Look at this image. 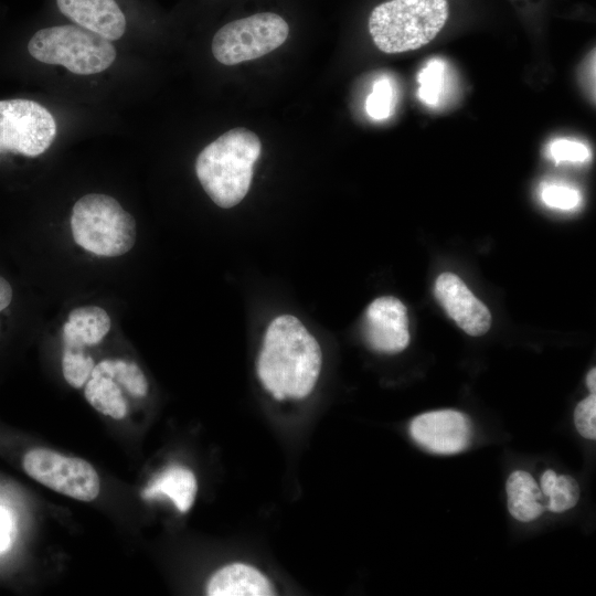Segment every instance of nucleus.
Segmentation results:
<instances>
[{
    "label": "nucleus",
    "mask_w": 596,
    "mask_h": 596,
    "mask_svg": "<svg viewBox=\"0 0 596 596\" xmlns=\"http://www.w3.org/2000/svg\"><path fill=\"white\" fill-rule=\"evenodd\" d=\"M289 26L278 14L263 12L223 25L212 40L213 56L224 65L262 57L279 47Z\"/></svg>",
    "instance_id": "5"
},
{
    "label": "nucleus",
    "mask_w": 596,
    "mask_h": 596,
    "mask_svg": "<svg viewBox=\"0 0 596 596\" xmlns=\"http://www.w3.org/2000/svg\"><path fill=\"white\" fill-rule=\"evenodd\" d=\"M574 425L579 435L586 439H596V395L581 401L574 411Z\"/></svg>",
    "instance_id": "21"
},
{
    "label": "nucleus",
    "mask_w": 596,
    "mask_h": 596,
    "mask_svg": "<svg viewBox=\"0 0 596 596\" xmlns=\"http://www.w3.org/2000/svg\"><path fill=\"white\" fill-rule=\"evenodd\" d=\"M196 492L198 481L194 473L185 467L173 465L153 478L141 494L143 499L166 496L184 513L193 505Z\"/></svg>",
    "instance_id": "16"
},
{
    "label": "nucleus",
    "mask_w": 596,
    "mask_h": 596,
    "mask_svg": "<svg viewBox=\"0 0 596 596\" xmlns=\"http://www.w3.org/2000/svg\"><path fill=\"white\" fill-rule=\"evenodd\" d=\"M540 488L545 498L546 510L563 513L576 505L581 497L578 482L568 475H558L546 469L540 479Z\"/></svg>",
    "instance_id": "17"
},
{
    "label": "nucleus",
    "mask_w": 596,
    "mask_h": 596,
    "mask_svg": "<svg viewBox=\"0 0 596 596\" xmlns=\"http://www.w3.org/2000/svg\"><path fill=\"white\" fill-rule=\"evenodd\" d=\"M95 364L92 355L67 351L62 352V373L65 381L72 387H83L89 379Z\"/></svg>",
    "instance_id": "19"
},
{
    "label": "nucleus",
    "mask_w": 596,
    "mask_h": 596,
    "mask_svg": "<svg viewBox=\"0 0 596 596\" xmlns=\"http://www.w3.org/2000/svg\"><path fill=\"white\" fill-rule=\"evenodd\" d=\"M55 136V119L41 104L29 99L0 100V152L38 157L50 148Z\"/></svg>",
    "instance_id": "6"
},
{
    "label": "nucleus",
    "mask_w": 596,
    "mask_h": 596,
    "mask_svg": "<svg viewBox=\"0 0 596 596\" xmlns=\"http://www.w3.org/2000/svg\"><path fill=\"white\" fill-rule=\"evenodd\" d=\"M434 292L446 313L466 333L477 337L490 329L489 309L456 274H440L435 281Z\"/></svg>",
    "instance_id": "10"
},
{
    "label": "nucleus",
    "mask_w": 596,
    "mask_h": 596,
    "mask_svg": "<svg viewBox=\"0 0 596 596\" xmlns=\"http://www.w3.org/2000/svg\"><path fill=\"white\" fill-rule=\"evenodd\" d=\"M413 440L426 451L436 455H455L470 444V419L455 409H438L419 414L409 424Z\"/></svg>",
    "instance_id": "8"
},
{
    "label": "nucleus",
    "mask_w": 596,
    "mask_h": 596,
    "mask_svg": "<svg viewBox=\"0 0 596 596\" xmlns=\"http://www.w3.org/2000/svg\"><path fill=\"white\" fill-rule=\"evenodd\" d=\"M111 329L109 313L99 306L85 305L72 309L62 326L63 351L87 354L100 344Z\"/></svg>",
    "instance_id": "12"
},
{
    "label": "nucleus",
    "mask_w": 596,
    "mask_h": 596,
    "mask_svg": "<svg viewBox=\"0 0 596 596\" xmlns=\"http://www.w3.org/2000/svg\"><path fill=\"white\" fill-rule=\"evenodd\" d=\"M392 88L385 78L377 81L366 100V111L374 119H384L390 115Z\"/></svg>",
    "instance_id": "22"
},
{
    "label": "nucleus",
    "mask_w": 596,
    "mask_h": 596,
    "mask_svg": "<svg viewBox=\"0 0 596 596\" xmlns=\"http://www.w3.org/2000/svg\"><path fill=\"white\" fill-rule=\"evenodd\" d=\"M542 201L550 207L572 210L581 201L577 190L564 184H546L541 190Z\"/></svg>",
    "instance_id": "20"
},
{
    "label": "nucleus",
    "mask_w": 596,
    "mask_h": 596,
    "mask_svg": "<svg viewBox=\"0 0 596 596\" xmlns=\"http://www.w3.org/2000/svg\"><path fill=\"white\" fill-rule=\"evenodd\" d=\"M507 502L510 514L520 522H531L544 511L545 498L533 476L525 470H514L505 483Z\"/></svg>",
    "instance_id": "15"
},
{
    "label": "nucleus",
    "mask_w": 596,
    "mask_h": 596,
    "mask_svg": "<svg viewBox=\"0 0 596 596\" xmlns=\"http://www.w3.org/2000/svg\"><path fill=\"white\" fill-rule=\"evenodd\" d=\"M549 151L556 163L561 161L583 162L589 158V150L585 145L567 139L553 141Z\"/></svg>",
    "instance_id": "23"
},
{
    "label": "nucleus",
    "mask_w": 596,
    "mask_h": 596,
    "mask_svg": "<svg viewBox=\"0 0 596 596\" xmlns=\"http://www.w3.org/2000/svg\"><path fill=\"white\" fill-rule=\"evenodd\" d=\"M84 386L85 398L96 411L114 419L126 417L128 405L124 393L129 392L104 361L95 364Z\"/></svg>",
    "instance_id": "14"
},
{
    "label": "nucleus",
    "mask_w": 596,
    "mask_h": 596,
    "mask_svg": "<svg viewBox=\"0 0 596 596\" xmlns=\"http://www.w3.org/2000/svg\"><path fill=\"white\" fill-rule=\"evenodd\" d=\"M364 336L368 344L382 353H398L409 342L406 307L395 297L376 298L365 312Z\"/></svg>",
    "instance_id": "9"
},
{
    "label": "nucleus",
    "mask_w": 596,
    "mask_h": 596,
    "mask_svg": "<svg viewBox=\"0 0 596 596\" xmlns=\"http://www.w3.org/2000/svg\"><path fill=\"white\" fill-rule=\"evenodd\" d=\"M74 242L99 257H119L135 246L137 223L113 196L88 193L73 205L70 217Z\"/></svg>",
    "instance_id": "3"
},
{
    "label": "nucleus",
    "mask_w": 596,
    "mask_h": 596,
    "mask_svg": "<svg viewBox=\"0 0 596 596\" xmlns=\"http://www.w3.org/2000/svg\"><path fill=\"white\" fill-rule=\"evenodd\" d=\"M15 526L10 512L0 507V553L9 549L14 538Z\"/></svg>",
    "instance_id": "24"
},
{
    "label": "nucleus",
    "mask_w": 596,
    "mask_h": 596,
    "mask_svg": "<svg viewBox=\"0 0 596 596\" xmlns=\"http://www.w3.org/2000/svg\"><path fill=\"white\" fill-rule=\"evenodd\" d=\"M260 151L262 143L256 134L245 128H234L199 153L195 160L196 177L216 205L228 209L244 199Z\"/></svg>",
    "instance_id": "1"
},
{
    "label": "nucleus",
    "mask_w": 596,
    "mask_h": 596,
    "mask_svg": "<svg viewBox=\"0 0 596 596\" xmlns=\"http://www.w3.org/2000/svg\"><path fill=\"white\" fill-rule=\"evenodd\" d=\"M60 11L77 25L113 41L126 31V18L115 0H56Z\"/></svg>",
    "instance_id": "11"
},
{
    "label": "nucleus",
    "mask_w": 596,
    "mask_h": 596,
    "mask_svg": "<svg viewBox=\"0 0 596 596\" xmlns=\"http://www.w3.org/2000/svg\"><path fill=\"white\" fill-rule=\"evenodd\" d=\"M445 65L438 58L430 60L418 74V96L429 106L439 103V97L444 87Z\"/></svg>",
    "instance_id": "18"
},
{
    "label": "nucleus",
    "mask_w": 596,
    "mask_h": 596,
    "mask_svg": "<svg viewBox=\"0 0 596 596\" xmlns=\"http://www.w3.org/2000/svg\"><path fill=\"white\" fill-rule=\"evenodd\" d=\"M276 589L257 567L235 562L219 568L209 579L210 596H270Z\"/></svg>",
    "instance_id": "13"
},
{
    "label": "nucleus",
    "mask_w": 596,
    "mask_h": 596,
    "mask_svg": "<svg viewBox=\"0 0 596 596\" xmlns=\"http://www.w3.org/2000/svg\"><path fill=\"white\" fill-rule=\"evenodd\" d=\"M23 468L38 482L71 498L93 501L99 494V477L84 459L34 448L24 455Z\"/></svg>",
    "instance_id": "7"
},
{
    "label": "nucleus",
    "mask_w": 596,
    "mask_h": 596,
    "mask_svg": "<svg viewBox=\"0 0 596 596\" xmlns=\"http://www.w3.org/2000/svg\"><path fill=\"white\" fill-rule=\"evenodd\" d=\"M35 60L62 65L77 75H92L107 70L116 58L109 40L79 25L64 24L36 31L28 44Z\"/></svg>",
    "instance_id": "4"
},
{
    "label": "nucleus",
    "mask_w": 596,
    "mask_h": 596,
    "mask_svg": "<svg viewBox=\"0 0 596 596\" xmlns=\"http://www.w3.org/2000/svg\"><path fill=\"white\" fill-rule=\"evenodd\" d=\"M14 290L11 283L0 275V332L4 327L8 311L13 302Z\"/></svg>",
    "instance_id": "25"
},
{
    "label": "nucleus",
    "mask_w": 596,
    "mask_h": 596,
    "mask_svg": "<svg viewBox=\"0 0 596 596\" xmlns=\"http://www.w3.org/2000/svg\"><path fill=\"white\" fill-rule=\"evenodd\" d=\"M586 385L590 393H595L596 390V370L593 368L589 370L586 376Z\"/></svg>",
    "instance_id": "26"
},
{
    "label": "nucleus",
    "mask_w": 596,
    "mask_h": 596,
    "mask_svg": "<svg viewBox=\"0 0 596 596\" xmlns=\"http://www.w3.org/2000/svg\"><path fill=\"white\" fill-rule=\"evenodd\" d=\"M447 18V0H391L372 10L369 32L380 51L402 53L429 43Z\"/></svg>",
    "instance_id": "2"
}]
</instances>
